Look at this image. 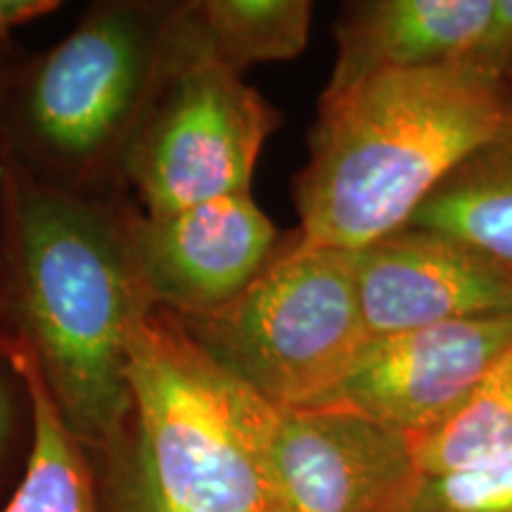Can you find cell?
<instances>
[{"label": "cell", "instance_id": "9", "mask_svg": "<svg viewBox=\"0 0 512 512\" xmlns=\"http://www.w3.org/2000/svg\"><path fill=\"white\" fill-rule=\"evenodd\" d=\"M273 470L290 512H411V434L342 408H280Z\"/></svg>", "mask_w": 512, "mask_h": 512}, {"label": "cell", "instance_id": "13", "mask_svg": "<svg viewBox=\"0 0 512 512\" xmlns=\"http://www.w3.org/2000/svg\"><path fill=\"white\" fill-rule=\"evenodd\" d=\"M0 344L29 394L31 451L15 494L0 512H102L88 448L74 437L27 344L0 332Z\"/></svg>", "mask_w": 512, "mask_h": 512}, {"label": "cell", "instance_id": "2", "mask_svg": "<svg viewBox=\"0 0 512 512\" xmlns=\"http://www.w3.org/2000/svg\"><path fill=\"white\" fill-rule=\"evenodd\" d=\"M508 83L467 64L377 74L323 93L297 176L299 235L358 249L411 226L501 119Z\"/></svg>", "mask_w": 512, "mask_h": 512}, {"label": "cell", "instance_id": "5", "mask_svg": "<svg viewBox=\"0 0 512 512\" xmlns=\"http://www.w3.org/2000/svg\"><path fill=\"white\" fill-rule=\"evenodd\" d=\"M174 318L216 363L280 408L328 394L370 342L356 252L313 245L299 233L228 306Z\"/></svg>", "mask_w": 512, "mask_h": 512}, {"label": "cell", "instance_id": "22", "mask_svg": "<svg viewBox=\"0 0 512 512\" xmlns=\"http://www.w3.org/2000/svg\"><path fill=\"white\" fill-rule=\"evenodd\" d=\"M510 83H512V81H510Z\"/></svg>", "mask_w": 512, "mask_h": 512}, {"label": "cell", "instance_id": "10", "mask_svg": "<svg viewBox=\"0 0 512 512\" xmlns=\"http://www.w3.org/2000/svg\"><path fill=\"white\" fill-rule=\"evenodd\" d=\"M370 339L512 316V271L456 238L406 226L356 252Z\"/></svg>", "mask_w": 512, "mask_h": 512}, {"label": "cell", "instance_id": "11", "mask_svg": "<svg viewBox=\"0 0 512 512\" xmlns=\"http://www.w3.org/2000/svg\"><path fill=\"white\" fill-rule=\"evenodd\" d=\"M494 0H358L337 19V57L325 93L387 72L465 64Z\"/></svg>", "mask_w": 512, "mask_h": 512}, {"label": "cell", "instance_id": "12", "mask_svg": "<svg viewBox=\"0 0 512 512\" xmlns=\"http://www.w3.org/2000/svg\"><path fill=\"white\" fill-rule=\"evenodd\" d=\"M411 226L465 242L512 271V83L491 136L432 192Z\"/></svg>", "mask_w": 512, "mask_h": 512}, {"label": "cell", "instance_id": "14", "mask_svg": "<svg viewBox=\"0 0 512 512\" xmlns=\"http://www.w3.org/2000/svg\"><path fill=\"white\" fill-rule=\"evenodd\" d=\"M176 27L223 67L242 74L261 62L294 60L309 43V0H192L171 5Z\"/></svg>", "mask_w": 512, "mask_h": 512}, {"label": "cell", "instance_id": "20", "mask_svg": "<svg viewBox=\"0 0 512 512\" xmlns=\"http://www.w3.org/2000/svg\"><path fill=\"white\" fill-rule=\"evenodd\" d=\"M60 8L57 0H0V48L5 46L12 29L46 17Z\"/></svg>", "mask_w": 512, "mask_h": 512}, {"label": "cell", "instance_id": "15", "mask_svg": "<svg viewBox=\"0 0 512 512\" xmlns=\"http://www.w3.org/2000/svg\"><path fill=\"white\" fill-rule=\"evenodd\" d=\"M411 439L422 477L512 456V354L456 413Z\"/></svg>", "mask_w": 512, "mask_h": 512}, {"label": "cell", "instance_id": "3", "mask_svg": "<svg viewBox=\"0 0 512 512\" xmlns=\"http://www.w3.org/2000/svg\"><path fill=\"white\" fill-rule=\"evenodd\" d=\"M169 3H98L72 34L0 72V143L31 178L107 200L150 91Z\"/></svg>", "mask_w": 512, "mask_h": 512}, {"label": "cell", "instance_id": "16", "mask_svg": "<svg viewBox=\"0 0 512 512\" xmlns=\"http://www.w3.org/2000/svg\"><path fill=\"white\" fill-rule=\"evenodd\" d=\"M411 512H512V456L422 477Z\"/></svg>", "mask_w": 512, "mask_h": 512}, {"label": "cell", "instance_id": "21", "mask_svg": "<svg viewBox=\"0 0 512 512\" xmlns=\"http://www.w3.org/2000/svg\"><path fill=\"white\" fill-rule=\"evenodd\" d=\"M3 219H5V150L0 143V261H3Z\"/></svg>", "mask_w": 512, "mask_h": 512}, {"label": "cell", "instance_id": "17", "mask_svg": "<svg viewBox=\"0 0 512 512\" xmlns=\"http://www.w3.org/2000/svg\"><path fill=\"white\" fill-rule=\"evenodd\" d=\"M91 456H95L102 512H192L159 489L133 425L124 439Z\"/></svg>", "mask_w": 512, "mask_h": 512}, {"label": "cell", "instance_id": "6", "mask_svg": "<svg viewBox=\"0 0 512 512\" xmlns=\"http://www.w3.org/2000/svg\"><path fill=\"white\" fill-rule=\"evenodd\" d=\"M280 112L166 15L150 91L121 164L145 216L249 192Z\"/></svg>", "mask_w": 512, "mask_h": 512}, {"label": "cell", "instance_id": "18", "mask_svg": "<svg viewBox=\"0 0 512 512\" xmlns=\"http://www.w3.org/2000/svg\"><path fill=\"white\" fill-rule=\"evenodd\" d=\"M465 64L491 79L512 81V0H494L489 22Z\"/></svg>", "mask_w": 512, "mask_h": 512}, {"label": "cell", "instance_id": "4", "mask_svg": "<svg viewBox=\"0 0 512 512\" xmlns=\"http://www.w3.org/2000/svg\"><path fill=\"white\" fill-rule=\"evenodd\" d=\"M126 351L133 430L171 501L192 512H290L273 470L280 406L162 309L140 313Z\"/></svg>", "mask_w": 512, "mask_h": 512}, {"label": "cell", "instance_id": "8", "mask_svg": "<svg viewBox=\"0 0 512 512\" xmlns=\"http://www.w3.org/2000/svg\"><path fill=\"white\" fill-rule=\"evenodd\" d=\"M124 230L145 304L178 318L209 316L228 306L283 245L252 192L169 216L124 207Z\"/></svg>", "mask_w": 512, "mask_h": 512}, {"label": "cell", "instance_id": "7", "mask_svg": "<svg viewBox=\"0 0 512 512\" xmlns=\"http://www.w3.org/2000/svg\"><path fill=\"white\" fill-rule=\"evenodd\" d=\"M510 354L512 316L370 339L347 375L304 408H342L415 437L456 413Z\"/></svg>", "mask_w": 512, "mask_h": 512}, {"label": "cell", "instance_id": "1", "mask_svg": "<svg viewBox=\"0 0 512 512\" xmlns=\"http://www.w3.org/2000/svg\"><path fill=\"white\" fill-rule=\"evenodd\" d=\"M145 311L124 207L50 188L5 155L0 332L34 351L64 422L91 453L133 425L126 347Z\"/></svg>", "mask_w": 512, "mask_h": 512}, {"label": "cell", "instance_id": "19", "mask_svg": "<svg viewBox=\"0 0 512 512\" xmlns=\"http://www.w3.org/2000/svg\"><path fill=\"white\" fill-rule=\"evenodd\" d=\"M29 399L27 384H24L19 370L12 366L10 356L0 344V467L8 458L12 437L19 425V408L22 401Z\"/></svg>", "mask_w": 512, "mask_h": 512}]
</instances>
